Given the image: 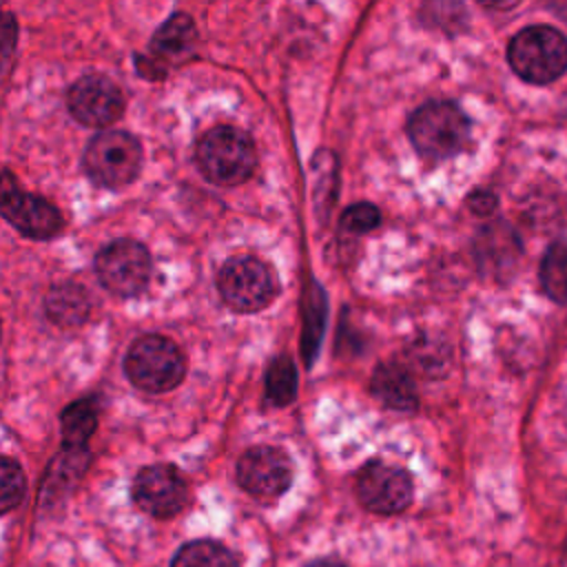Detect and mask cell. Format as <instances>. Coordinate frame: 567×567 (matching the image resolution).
Segmentation results:
<instances>
[{
	"label": "cell",
	"mask_w": 567,
	"mask_h": 567,
	"mask_svg": "<svg viewBox=\"0 0 567 567\" xmlns=\"http://www.w3.org/2000/svg\"><path fill=\"white\" fill-rule=\"evenodd\" d=\"M124 372L144 392H168L177 388L186 372V361L177 343L162 334H144L133 341L124 359Z\"/></svg>",
	"instance_id": "obj_4"
},
{
	"label": "cell",
	"mask_w": 567,
	"mask_h": 567,
	"mask_svg": "<svg viewBox=\"0 0 567 567\" xmlns=\"http://www.w3.org/2000/svg\"><path fill=\"white\" fill-rule=\"evenodd\" d=\"M195 42V24L186 13L171 16L153 35L151 49L164 60H177L190 51Z\"/></svg>",
	"instance_id": "obj_15"
},
{
	"label": "cell",
	"mask_w": 567,
	"mask_h": 567,
	"mask_svg": "<svg viewBox=\"0 0 567 567\" xmlns=\"http://www.w3.org/2000/svg\"><path fill=\"white\" fill-rule=\"evenodd\" d=\"M540 286L558 303L567 301V244L556 241L547 248L540 261Z\"/></svg>",
	"instance_id": "obj_17"
},
{
	"label": "cell",
	"mask_w": 567,
	"mask_h": 567,
	"mask_svg": "<svg viewBox=\"0 0 567 567\" xmlns=\"http://www.w3.org/2000/svg\"><path fill=\"white\" fill-rule=\"evenodd\" d=\"M470 208L476 213V215H489L496 206V197L492 193H485V190H478L474 195H470L467 199Z\"/></svg>",
	"instance_id": "obj_22"
},
{
	"label": "cell",
	"mask_w": 567,
	"mask_h": 567,
	"mask_svg": "<svg viewBox=\"0 0 567 567\" xmlns=\"http://www.w3.org/2000/svg\"><path fill=\"white\" fill-rule=\"evenodd\" d=\"M47 315L51 317V321L71 328V326H80L82 321H86L91 303L89 297L84 292L82 286L78 284H60L53 286L47 295Z\"/></svg>",
	"instance_id": "obj_14"
},
{
	"label": "cell",
	"mask_w": 567,
	"mask_h": 567,
	"mask_svg": "<svg viewBox=\"0 0 567 567\" xmlns=\"http://www.w3.org/2000/svg\"><path fill=\"white\" fill-rule=\"evenodd\" d=\"M97 279L117 297L142 292L151 277V255L135 239H115L95 257Z\"/></svg>",
	"instance_id": "obj_7"
},
{
	"label": "cell",
	"mask_w": 567,
	"mask_h": 567,
	"mask_svg": "<svg viewBox=\"0 0 567 567\" xmlns=\"http://www.w3.org/2000/svg\"><path fill=\"white\" fill-rule=\"evenodd\" d=\"M237 481L255 498H277L290 487L292 463L284 450L257 445L241 454Z\"/></svg>",
	"instance_id": "obj_10"
},
{
	"label": "cell",
	"mask_w": 567,
	"mask_h": 567,
	"mask_svg": "<svg viewBox=\"0 0 567 567\" xmlns=\"http://www.w3.org/2000/svg\"><path fill=\"white\" fill-rule=\"evenodd\" d=\"M308 567H343V565L332 563V560H317V563H312V565H308Z\"/></svg>",
	"instance_id": "obj_23"
},
{
	"label": "cell",
	"mask_w": 567,
	"mask_h": 567,
	"mask_svg": "<svg viewBox=\"0 0 567 567\" xmlns=\"http://www.w3.org/2000/svg\"><path fill=\"white\" fill-rule=\"evenodd\" d=\"M217 288L226 306L235 312H257L266 308L277 292L270 268L248 255L233 257L221 266Z\"/></svg>",
	"instance_id": "obj_6"
},
{
	"label": "cell",
	"mask_w": 567,
	"mask_h": 567,
	"mask_svg": "<svg viewBox=\"0 0 567 567\" xmlns=\"http://www.w3.org/2000/svg\"><path fill=\"white\" fill-rule=\"evenodd\" d=\"M142 166V146L126 131H102L84 151V171L89 177L109 188L131 184Z\"/></svg>",
	"instance_id": "obj_5"
},
{
	"label": "cell",
	"mask_w": 567,
	"mask_h": 567,
	"mask_svg": "<svg viewBox=\"0 0 567 567\" xmlns=\"http://www.w3.org/2000/svg\"><path fill=\"white\" fill-rule=\"evenodd\" d=\"M69 111L86 126H106L120 120L124 97L117 84L104 75H84L69 89Z\"/></svg>",
	"instance_id": "obj_12"
},
{
	"label": "cell",
	"mask_w": 567,
	"mask_h": 567,
	"mask_svg": "<svg viewBox=\"0 0 567 567\" xmlns=\"http://www.w3.org/2000/svg\"><path fill=\"white\" fill-rule=\"evenodd\" d=\"M195 159L206 179L221 186L246 182L257 166L252 140L228 124L215 126L202 135L195 148Z\"/></svg>",
	"instance_id": "obj_1"
},
{
	"label": "cell",
	"mask_w": 567,
	"mask_h": 567,
	"mask_svg": "<svg viewBox=\"0 0 567 567\" xmlns=\"http://www.w3.org/2000/svg\"><path fill=\"white\" fill-rule=\"evenodd\" d=\"M27 481L22 467L9 458L0 456V514L11 512L24 496Z\"/></svg>",
	"instance_id": "obj_20"
},
{
	"label": "cell",
	"mask_w": 567,
	"mask_h": 567,
	"mask_svg": "<svg viewBox=\"0 0 567 567\" xmlns=\"http://www.w3.org/2000/svg\"><path fill=\"white\" fill-rule=\"evenodd\" d=\"M188 489L184 476L168 463L144 467L133 483L135 503L155 518L175 516L186 503Z\"/></svg>",
	"instance_id": "obj_11"
},
{
	"label": "cell",
	"mask_w": 567,
	"mask_h": 567,
	"mask_svg": "<svg viewBox=\"0 0 567 567\" xmlns=\"http://www.w3.org/2000/svg\"><path fill=\"white\" fill-rule=\"evenodd\" d=\"M295 388H297V372L290 357L275 359L266 377L268 399L275 405H288L295 399Z\"/></svg>",
	"instance_id": "obj_19"
},
{
	"label": "cell",
	"mask_w": 567,
	"mask_h": 567,
	"mask_svg": "<svg viewBox=\"0 0 567 567\" xmlns=\"http://www.w3.org/2000/svg\"><path fill=\"white\" fill-rule=\"evenodd\" d=\"M171 567H239L235 554L217 540L199 538L179 547Z\"/></svg>",
	"instance_id": "obj_16"
},
{
	"label": "cell",
	"mask_w": 567,
	"mask_h": 567,
	"mask_svg": "<svg viewBox=\"0 0 567 567\" xmlns=\"http://www.w3.org/2000/svg\"><path fill=\"white\" fill-rule=\"evenodd\" d=\"M412 494L410 474L383 461L365 463L357 476V496L374 514L390 516L403 512L412 503Z\"/></svg>",
	"instance_id": "obj_9"
},
{
	"label": "cell",
	"mask_w": 567,
	"mask_h": 567,
	"mask_svg": "<svg viewBox=\"0 0 567 567\" xmlns=\"http://www.w3.org/2000/svg\"><path fill=\"white\" fill-rule=\"evenodd\" d=\"M372 394L390 410H414L419 403L414 381L399 363H381L372 374Z\"/></svg>",
	"instance_id": "obj_13"
},
{
	"label": "cell",
	"mask_w": 567,
	"mask_h": 567,
	"mask_svg": "<svg viewBox=\"0 0 567 567\" xmlns=\"http://www.w3.org/2000/svg\"><path fill=\"white\" fill-rule=\"evenodd\" d=\"M97 425V410L93 405V401L82 399L71 403L64 412H62V436L66 447L78 450L82 447L89 436L93 434Z\"/></svg>",
	"instance_id": "obj_18"
},
{
	"label": "cell",
	"mask_w": 567,
	"mask_h": 567,
	"mask_svg": "<svg viewBox=\"0 0 567 567\" xmlns=\"http://www.w3.org/2000/svg\"><path fill=\"white\" fill-rule=\"evenodd\" d=\"M0 213L22 235L49 239L62 228L60 210L44 197L24 193L11 173H0Z\"/></svg>",
	"instance_id": "obj_8"
},
{
	"label": "cell",
	"mask_w": 567,
	"mask_h": 567,
	"mask_svg": "<svg viewBox=\"0 0 567 567\" xmlns=\"http://www.w3.org/2000/svg\"><path fill=\"white\" fill-rule=\"evenodd\" d=\"M509 66L532 84H549L567 69V38L547 24L518 31L507 47Z\"/></svg>",
	"instance_id": "obj_3"
},
{
	"label": "cell",
	"mask_w": 567,
	"mask_h": 567,
	"mask_svg": "<svg viewBox=\"0 0 567 567\" xmlns=\"http://www.w3.org/2000/svg\"><path fill=\"white\" fill-rule=\"evenodd\" d=\"M379 219H381V215H379L377 206H372L368 202H359V204H352L350 208H346V213L341 215V228L348 233L361 235V233L372 230L379 224Z\"/></svg>",
	"instance_id": "obj_21"
},
{
	"label": "cell",
	"mask_w": 567,
	"mask_h": 567,
	"mask_svg": "<svg viewBox=\"0 0 567 567\" xmlns=\"http://www.w3.org/2000/svg\"><path fill=\"white\" fill-rule=\"evenodd\" d=\"M408 133L421 157L441 162L465 148L470 120L452 102H427L410 117Z\"/></svg>",
	"instance_id": "obj_2"
}]
</instances>
